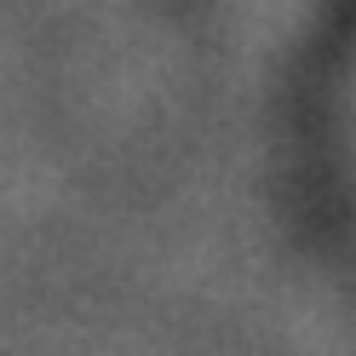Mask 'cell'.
Returning a JSON list of instances; mask_svg holds the SVG:
<instances>
[{
    "mask_svg": "<svg viewBox=\"0 0 356 356\" xmlns=\"http://www.w3.org/2000/svg\"><path fill=\"white\" fill-rule=\"evenodd\" d=\"M350 155H356V86H350Z\"/></svg>",
    "mask_w": 356,
    "mask_h": 356,
    "instance_id": "cell-1",
    "label": "cell"
}]
</instances>
